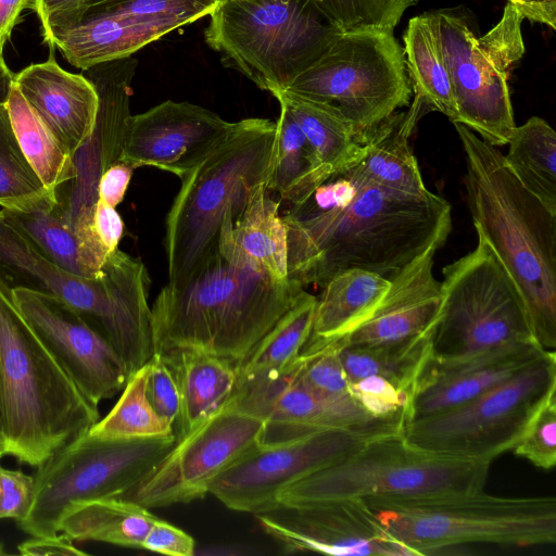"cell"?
Instances as JSON below:
<instances>
[{
    "label": "cell",
    "mask_w": 556,
    "mask_h": 556,
    "mask_svg": "<svg viewBox=\"0 0 556 556\" xmlns=\"http://www.w3.org/2000/svg\"><path fill=\"white\" fill-rule=\"evenodd\" d=\"M287 230L288 278L324 288L353 268L389 280L452 230V207L442 197L396 193L341 175L321 184L281 216Z\"/></svg>",
    "instance_id": "obj_1"
},
{
    "label": "cell",
    "mask_w": 556,
    "mask_h": 556,
    "mask_svg": "<svg viewBox=\"0 0 556 556\" xmlns=\"http://www.w3.org/2000/svg\"><path fill=\"white\" fill-rule=\"evenodd\" d=\"M303 290L252 267L222 233L216 250L182 283H166L156 295L154 353L195 348L236 369Z\"/></svg>",
    "instance_id": "obj_2"
},
{
    "label": "cell",
    "mask_w": 556,
    "mask_h": 556,
    "mask_svg": "<svg viewBox=\"0 0 556 556\" xmlns=\"http://www.w3.org/2000/svg\"><path fill=\"white\" fill-rule=\"evenodd\" d=\"M466 160L464 184L476 231L517 283L539 345L556 346V213L516 178L500 149L453 123Z\"/></svg>",
    "instance_id": "obj_3"
},
{
    "label": "cell",
    "mask_w": 556,
    "mask_h": 556,
    "mask_svg": "<svg viewBox=\"0 0 556 556\" xmlns=\"http://www.w3.org/2000/svg\"><path fill=\"white\" fill-rule=\"evenodd\" d=\"M0 283V444L4 456L37 467L99 420Z\"/></svg>",
    "instance_id": "obj_4"
},
{
    "label": "cell",
    "mask_w": 556,
    "mask_h": 556,
    "mask_svg": "<svg viewBox=\"0 0 556 556\" xmlns=\"http://www.w3.org/2000/svg\"><path fill=\"white\" fill-rule=\"evenodd\" d=\"M276 122L251 117L180 177L181 187L165 219L168 282L182 283L215 250L227 218L241 215L270 177Z\"/></svg>",
    "instance_id": "obj_5"
},
{
    "label": "cell",
    "mask_w": 556,
    "mask_h": 556,
    "mask_svg": "<svg viewBox=\"0 0 556 556\" xmlns=\"http://www.w3.org/2000/svg\"><path fill=\"white\" fill-rule=\"evenodd\" d=\"M0 283L68 304L113 344L130 374L154 354L150 277L140 260L119 249L98 277H81L42 257L0 211Z\"/></svg>",
    "instance_id": "obj_6"
},
{
    "label": "cell",
    "mask_w": 556,
    "mask_h": 556,
    "mask_svg": "<svg viewBox=\"0 0 556 556\" xmlns=\"http://www.w3.org/2000/svg\"><path fill=\"white\" fill-rule=\"evenodd\" d=\"M363 501L384 530L414 555L466 543L523 547L556 542L554 497H500L480 491Z\"/></svg>",
    "instance_id": "obj_7"
},
{
    "label": "cell",
    "mask_w": 556,
    "mask_h": 556,
    "mask_svg": "<svg viewBox=\"0 0 556 556\" xmlns=\"http://www.w3.org/2000/svg\"><path fill=\"white\" fill-rule=\"evenodd\" d=\"M338 31L311 0H224L210 14L204 39L224 66L275 96Z\"/></svg>",
    "instance_id": "obj_8"
},
{
    "label": "cell",
    "mask_w": 556,
    "mask_h": 556,
    "mask_svg": "<svg viewBox=\"0 0 556 556\" xmlns=\"http://www.w3.org/2000/svg\"><path fill=\"white\" fill-rule=\"evenodd\" d=\"M490 463L429 454L402 433L368 440L354 453L282 491L277 504L341 498H422L483 491Z\"/></svg>",
    "instance_id": "obj_9"
},
{
    "label": "cell",
    "mask_w": 556,
    "mask_h": 556,
    "mask_svg": "<svg viewBox=\"0 0 556 556\" xmlns=\"http://www.w3.org/2000/svg\"><path fill=\"white\" fill-rule=\"evenodd\" d=\"M477 236L476 248L442 270L441 304L430 332L434 361H460L536 342L517 283L484 237Z\"/></svg>",
    "instance_id": "obj_10"
},
{
    "label": "cell",
    "mask_w": 556,
    "mask_h": 556,
    "mask_svg": "<svg viewBox=\"0 0 556 556\" xmlns=\"http://www.w3.org/2000/svg\"><path fill=\"white\" fill-rule=\"evenodd\" d=\"M283 91L332 106L361 144L413 94L403 47L380 28L338 31Z\"/></svg>",
    "instance_id": "obj_11"
},
{
    "label": "cell",
    "mask_w": 556,
    "mask_h": 556,
    "mask_svg": "<svg viewBox=\"0 0 556 556\" xmlns=\"http://www.w3.org/2000/svg\"><path fill=\"white\" fill-rule=\"evenodd\" d=\"M176 442V435L101 438L86 432L35 472V498L17 525L31 536L55 535L66 510L78 503L119 497L140 483Z\"/></svg>",
    "instance_id": "obj_12"
},
{
    "label": "cell",
    "mask_w": 556,
    "mask_h": 556,
    "mask_svg": "<svg viewBox=\"0 0 556 556\" xmlns=\"http://www.w3.org/2000/svg\"><path fill=\"white\" fill-rule=\"evenodd\" d=\"M556 390V354L544 352L509 379L451 409L408 422L405 441L422 452L486 462L513 450Z\"/></svg>",
    "instance_id": "obj_13"
},
{
    "label": "cell",
    "mask_w": 556,
    "mask_h": 556,
    "mask_svg": "<svg viewBox=\"0 0 556 556\" xmlns=\"http://www.w3.org/2000/svg\"><path fill=\"white\" fill-rule=\"evenodd\" d=\"M265 422L229 400L176 439L151 472L122 498L148 509L189 503L210 493L216 478L262 442Z\"/></svg>",
    "instance_id": "obj_14"
},
{
    "label": "cell",
    "mask_w": 556,
    "mask_h": 556,
    "mask_svg": "<svg viewBox=\"0 0 556 556\" xmlns=\"http://www.w3.org/2000/svg\"><path fill=\"white\" fill-rule=\"evenodd\" d=\"M368 440L352 431L328 429L287 441L260 442L216 478L210 493L232 510H266L277 504L282 491L354 453Z\"/></svg>",
    "instance_id": "obj_15"
},
{
    "label": "cell",
    "mask_w": 556,
    "mask_h": 556,
    "mask_svg": "<svg viewBox=\"0 0 556 556\" xmlns=\"http://www.w3.org/2000/svg\"><path fill=\"white\" fill-rule=\"evenodd\" d=\"M229 401L265 422L263 443L340 429L367 438L402 433L404 422L368 414L350 394L330 395L303 384L293 365L282 374L237 381Z\"/></svg>",
    "instance_id": "obj_16"
},
{
    "label": "cell",
    "mask_w": 556,
    "mask_h": 556,
    "mask_svg": "<svg viewBox=\"0 0 556 556\" xmlns=\"http://www.w3.org/2000/svg\"><path fill=\"white\" fill-rule=\"evenodd\" d=\"M137 65L130 55L84 71L99 98L94 128L87 142L73 154L75 177L53 191L61 214L84 242L93 239L99 179L121 153Z\"/></svg>",
    "instance_id": "obj_17"
},
{
    "label": "cell",
    "mask_w": 556,
    "mask_h": 556,
    "mask_svg": "<svg viewBox=\"0 0 556 556\" xmlns=\"http://www.w3.org/2000/svg\"><path fill=\"white\" fill-rule=\"evenodd\" d=\"M33 331L94 404L124 389L130 371L113 344L65 302L36 291H11Z\"/></svg>",
    "instance_id": "obj_18"
},
{
    "label": "cell",
    "mask_w": 556,
    "mask_h": 556,
    "mask_svg": "<svg viewBox=\"0 0 556 556\" xmlns=\"http://www.w3.org/2000/svg\"><path fill=\"white\" fill-rule=\"evenodd\" d=\"M255 516L286 553L414 556L384 530L362 498L278 503Z\"/></svg>",
    "instance_id": "obj_19"
},
{
    "label": "cell",
    "mask_w": 556,
    "mask_h": 556,
    "mask_svg": "<svg viewBox=\"0 0 556 556\" xmlns=\"http://www.w3.org/2000/svg\"><path fill=\"white\" fill-rule=\"evenodd\" d=\"M451 78L457 119L486 142L508 143L514 128L507 77L481 54L466 18L450 10L431 12Z\"/></svg>",
    "instance_id": "obj_20"
},
{
    "label": "cell",
    "mask_w": 556,
    "mask_h": 556,
    "mask_svg": "<svg viewBox=\"0 0 556 556\" xmlns=\"http://www.w3.org/2000/svg\"><path fill=\"white\" fill-rule=\"evenodd\" d=\"M235 123L190 102L164 101L126 121L117 161L154 166L179 178L231 131Z\"/></svg>",
    "instance_id": "obj_21"
},
{
    "label": "cell",
    "mask_w": 556,
    "mask_h": 556,
    "mask_svg": "<svg viewBox=\"0 0 556 556\" xmlns=\"http://www.w3.org/2000/svg\"><path fill=\"white\" fill-rule=\"evenodd\" d=\"M218 3V0H88L73 25L90 20V47L101 61L108 62L130 56L173 30L210 15Z\"/></svg>",
    "instance_id": "obj_22"
},
{
    "label": "cell",
    "mask_w": 556,
    "mask_h": 556,
    "mask_svg": "<svg viewBox=\"0 0 556 556\" xmlns=\"http://www.w3.org/2000/svg\"><path fill=\"white\" fill-rule=\"evenodd\" d=\"M544 352L535 341H528L460 361L439 362L430 357L414 388L407 424L475 399L526 368Z\"/></svg>",
    "instance_id": "obj_23"
},
{
    "label": "cell",
    "mask_w": 556,
    "mask_h": 556,
    "mask_svg": "<svg viewBox=\"0 0 556 556\" xmlns=\"http://www.w3.org/2000/svg\"><path fill=\"white\" fill-rule=\"evenodd\" d=\"M14 85L72 156L91 137L99 98L84 74L66 72L49 59L14 74Z\"/></svg>",
    "instance_id": "obj_24"
},
{
    "label": "cell",
    "mask_w": 556,
    "mask_h": 556,
    "mask_svg": "<svg viewBox=\"0 0 556 556\" xmlns=\"http://www.w3.org/2000/svg\"><path fill=\"white\" fill-rule=\"evenodd\" d=\"M438 249H431L403 269L372 314L344 337L349 345L401 341L431 330L441 304V283L433 275Z\"/></svg>",
    "instance_id": "obj_25"
},
{
    "label": "cell",
    "mask_w": 556,
    "mask_h": 556,
    "mask_svg": "<svg viewBox=\"0 0 556 556\" xmlns=\"http://www.w3.org/2000/svg\"><path fill=\"white\" fill-rule=\"evenodd\" d=\"M427 111L414 96L407 111L394 112L369 132L357 157L338 175L406 195H432L409 147L417 122Z\"/></svg>",
    "instance_id": "obj_26"
},
{
    "label": "cell",
    "mask_w": 556,
    "mask_h": 556,
    "mask_svg": "<svg viewBox=\"0 0 556 556\" xmlns=\"http://www.w3.org/2000/svg\"><path fill=\"white\" fill-rule=\"evenodd\" d=\"M160 354L178 382L181 414L176 439L195 428L222 406L232 394L237 374L227 361L195 348H180Z\"/></svg>",
    "instance_id": "obj_27"
},
{
    "label": "cell",
    "mask_w": 556,
    "mask_h": 556,
    "mask_svg": "<svg viewBox=\"0 0 556 556\" xmlns=\"http://www.w3.org/2000/svg\"><path fill=\"white\" fill-rule=\"evenodd\" d=\"M0 211L49 262L81 277L93 278L101 274L102 268L94 264L79 236L61 214L53 192L20 208Z\"/></svg>",
    "instance_id": "obj_28"
},
{
    "label": "cell",
    "mask_w": 556,
    "mask_h": 556,
    "mask_svg": "<svg viewBox=\"0 0 556 556\" xmlns=\"http://www.w3.org/2000/svg\"><path fill=\"white\" fill-rule=\"evenodd\" d=\"M220 231L252 267L276 280L288 278L287 230L279 203L268 194L266 186L253 193L235 223L227 218Z\"/></svg>",
    "instance_id": "obj_29"
},
{
    "label": "cell",
    "mask_w": 556,
    "mask_h": 556,
    "mask_svg": "<svg viewBox=\"0 0 556 556\" xmlns=\"http://www.w3.org/2000/svg\"><path fill=\"white\" fill-rule=\"evenodd\" d=\"M390 286L389 279L365 269L334 275L317 299L309 339L346 336L372 314Z\"/></svg>",
    "instance_id": "obj_30"
},
{
    "label": "cell",
    "mask_w": 556,
    "mask_h": 556,
    "mask_svg": "<svg viewBox=\"0 0 556 556\" xmlns=\"http://www.w3.org/2000/svg\"><path fill=\"white\" fill-rule=\"evenodd\" d=\"M150 510L122 497L78 503L62 517L59 531L72 540L141 548L156 519Z\"/></svg>",
    "instance_id": "obj_31"
},
{
    "label": "cell",
    "mask_w": 556,
    "mask_h": 556,
    "mask_svg": "<svg viewBox=\"0 0 556 556\" xmlns=\"http://www.w3.org/2000/svg\"><path fill=\"white\" fill-rule=\"evenodd\" d=\"M407 74L414 96L428 111L457 119L456 105L447 66L430 13L412 17L403 35Z\"/></svg>",
    "instance_id": "obj_32"
},
{
    "label": "cell",
    "mask_w": 556,
    "mask_h": 556,
    "mask_svg": "<svg viewBox=\"0 0 556 556\" xmlns=\"http://www.w3.org/2000/svg\"><path fill=\"white\" fill-rule=\"evenodd\" d=\"M274 97L286 105L300 126L326 180L338 175L357 157L362 144L332 106L288 91Z\"/></svg>",
    "instance_id": "obj_33"
},
{
    "label": "cell",
    "mask_w": 556,
    "mask_h": 556,
    "mask_svg": "<svg viewBox=\"0 0 556 556\" xmlns=\"http://www.w3.org/2000/svg\"><path fill=\"white\" fill-rule=\"evenodd\" d=\"M316 304L317 298L303 290L238 365L237 381L273 377L288 370L309 339Z\"/></svg>",
    "instance_id": "obj_34"
},
{
    "label": "cell",
    "mask_w": 556,
    "mask_h": 556,
    "mask_svg": "<svg viewBox=\"0 0 556 556\" xmlns=\"http://www.w3.org/2000/svg\"><path fill=\"white\" fill-rule=\"evenodd\" d=\"M430 332L370 345H349L340 338L339 355L349 382L379 376L412 399L417 379L431 356Z\"/></svg>",
    "instance_id": "obj_35"
},
{
    "label": "cell",
    "mask_w": 556,
    "mask_h": 556,
    "mask_svg": "<svg viewBox=\"0 0 556 556\" xmlns=\"http://www.w3.org/2000/svg\"><path fill=\"white\" fill-rule=\"evenodd\" d=\"M505 162L516 178L556 213V132L538 116L516 126Z\"/></svg>",
    "instance_id": "obj_36"
},
{
    "label": "cell",
    "mask_w": 556,
    "mask_h": 556,
    "mask_svg": "<svg viewBox=\"0 0 556 556\" xmlns=\"http://www.w3.org/2000/svg\"><path fill=\"white\" fill-rule=\"evenodd\" d=\"M276 122V146L267 190L292 205L304 202L326 178L312 148L285 104Z\"/></svg>",
    "instance_id": "obj_37"
},
{
    "label": "cell",
    "mask_w": 556,
    "mask_h": 556,
    "mask_svg": "<svg viewBox=\"0 0 556 556\" xmlns=\"http://www.w3.org/2000/svg\"><path fill=\"white\" fill-rule=\"evenodd\" d=\"M12 128L28 163L45 185L53 192L75 177L72 154L13 84L7 102Z\"/></svg>",
    "instance_id": "obj_38"
},
{
    "label": "cell",
    "mask_w": 556,
    "mask_h": 556,
    "mask_svg": "<svg viewBox=\"0 0 556 556\" xmlns=\"http://www.w3.org/2000/svg\"><path fill=\"white\" fill-rule=\"evenodd\" d=\"M148 362L128 379L111 412L88 431L101 438H155L174 433L170 424L153 409L147 396Z\"/></svg>",
    "instance_id": "obj_39"
},
{
    "label": "cell",
    "mask_w": 556,
    "mask_h": 556,
    "mask_svg": "<svg viewBox=\"0 0 556 556\" xmlns=\"http://www.w3.org/2000/svg\"><path fill=\"white\" fill-rule=\"evenodd\" d=\"M48 192L22 152L7 104L0 105V206L20 208Z\"/></svg>",
    "instance_id": "obj_40"
},
{
    "label": "cell",
    "mask_w": 556,
    "mask_h": 556,
    "mask_svg": "<svg viewBox=\"0 0 556 556\" xmlns=\"http://www.w3.org/2000/svg\"><path fill=\"white\" fill-rule=\"evenodd\" d=\"M338 30L380 28L394 30L405 11L419 0H311Z\"/></svg>",
    "instance_id": "obj_41"
},
{
    "label": "cell",
    "mask_w": 556,
    "mask_h": 556,
    "mask_svg": "<svg viewBox=\"0 0 556 556\" xmlns=\"http://www.w3.org/2000/svg\"><path fill=\"white\" fill-rule=\"evenodd\" d=\"M522 14L509 2L498 23L485 35L476 39L477 47L488 62L508 78L514 63L525 53L521 33Z\"/></svg>",
    "instance_id": "obj_42"
},
{
    "label": "cell",
    "mask_w": 556,
    "mask_h": 556,
    "mask_svg": "<svg viewBox=\"0 0 556 556\" xmlns=\"http://www.w3.org/2000/svg\"><path fill=\"white\" fill-rule=\"evenodd\" d=\"M516 456L544 470L556 464V390L541 404L525 433L513 447Z\"/></svg>",
    "instance_id": "obj_43"
},
{
    "label": "cell",
    "mask_w": 556,
    "mask_h": 556,
    "mask_svg": "<svg viewBox=\"0 0 556 556\" xmlns=\"http://www.w3.org/2000/svg\"><path fill=\"white\" fill-rule=\"evenodd\" d=\"M349 394L371 416L407 424L410 396L384 378L367 376L349 382Z\"/></svg>",
    "instance_id": "obj_44"
},
{
    "label": "cell",
    "mask_w": 556,
    "mask_h": 556,
    "mask_svg": "<svg viewBox=\"0 0 556 556\" xmlns=\"http://www.w3.org/2000/svg\"><path fill=\"white\" fill-rule=\"evenodd\" d=\"M147 396L153 409L174 428L179 425L181 399L176 377L160 354L148 361Z\"/></svg>",
    "instance_id": "obj_45"
},
{
    "label": "cell",
    "mask_w": 556,
    "mask_h": 556,
    "mask_svg": "<svg viewBox=\"0 0 556 556\" xmlns=\"http://www.w3.org/2000/svg\"><path fill=\"white\" fill-rule=\"evenodd\" d=\"M34 498V477L21 470L7 469L0 464V519L22 521L30 511Z\"/></svg>",
    "instance_id": "obj_46"
},
{
    "label": "cell",
    "mask_w": 556,
    "mask_h": 556,
    "mask_svg": "<svg viewBox=\"0 0 556 556\" xmlns=\"http://www.w3.org/2000/svg\"><path fill=\"white\" fill-rule=\"evenodd\" d=\"M141 548L172 556H192L195 542L181 529L156 518L151 525Z\"/></svg>",
    "instance_id": "obj_47"
},
{
    "label": "cell",
    "mask_w": 556,
    "mask_h": 556,
    "mask_svg": "<svg viewBox=\"0 0 556 556\" xmlns=\"http://www.w3.org/2000/svg\"><path fill=\"white\" fill-rule=\"evenodd\" d=\"M88 0H31V8L41 24L47 43L52 37L71 27Z\"/></svg>",
    "instance_id": "obj_48"
},
{
    "label": "cell",
    "mask_w": 556,
    "mask_h": 556,
    "mask_svg": "<svg viewBox=\"0 0 556 556\" xmlns=\"http://www.w3.org/2000/svg\"><path fill=\"white\" fill-rule=\"evenodd\" d=\"M93 233L109 255L116 249L124 233V223L115 207L98 199L92 217Z\"/></svg>",
    "instance_id": "obj_49"
},
{
    "label": "cell",
    "mask_w": 556,
    "mask_h": 556,
    "mask_svg": "<svg viewBox=\"0 0 556 556\" xmlns=\"http://www.w3.org/2000/svg\"><path fill=\"white\" fill-rule=\"evenodd\" d=\"M134 170V167L122 161L110 165L99 179L98 199L116 207L125 197Z\"/></svg>",
    "instance_id": "obj_50"
},
{
    "label": "cell",
    "mask_w": 556,
    "mask_h": 556,
    "mask_svg": "<svg viewBox=\"0 0 556 556\" xmlns=\"http://www.w3.org/2000/svg\"><path fill=\"white\" fill-rule=\"evenodd\" d=\"M18 551L23 555L31 556H85L86 552L80 551L73 544V540L66 534L49 535V536H31L18 546Z\"/></svg>",
    "instance_id": "obj_51"
},
{
    "label": "cell",
    "mask_w": 556,
    "mask_h": 556,
    "mask_svg": "<svg viewBox=\"0 0 556 556\" xmlns=\"http://www.w3.org/2000/svg\"><path fill=\"white\" fill-rule=\"evenodd\" d=\"M523 16L534 23L556 28V0H507Z\"/></svg>",
    "instance_id": "obj_52"
},
{
    "label": "cell",
    "mask_w": 556,
    "mask_h": 556,
    "mask_svg": "<svg viewBox=\"0 0 556 556\" xmlns=\"http://www.w3.org/2000/svg\"><path fill=\"white\" fill-rule=\"evenodd\" d=\"M26 8H31V0H0V52Z\"/></svg>",
    "instance_id": "obj_53"
},
{
    "label": "cell",
    "mask_w": 556,
    "mask_h": 556,
    "mask_svg": "<svg viewBox=\"0 0 556 556\" xmlns=\"http://www.w3.org/2000/svg\"><path fill=\"white\" fill-rule=\"evenodd\" d=\"M14 84V74L4 62L0 52V105L7 104Z\"/></svg>",
    "instance_id": "obj_54"
},
{
    "label": "cell",
    "mask_w": 556,
    "mask_h": 556,
    "mask_svg": "<svg viewBox=\"0 0 556 556\" xmlns=\"http://www.w3.org/2000/svg\"><path fill=\"white\" fill-rule=\"evenodd\" d=\"M4 456L3 454V451H2V447H1V444H0V458H2Z\"/></svg>",
    "instance_id": "obj_55"
},
{
    "label": "cell",
    "mask_w": 556,
    "mask_h": 556,
    "mask_svg": "<svg viewBox=\"0 0 556 556\" xmlns=\"http://www.w3.org/2000/svg\"><path fill=\"white\" fill-rule=\"evenodd\" d=\"M218 1L220 2V1H224V0H218Z\"/></svg>",
    "instance_id": "obj_56"
}]
</instances>
